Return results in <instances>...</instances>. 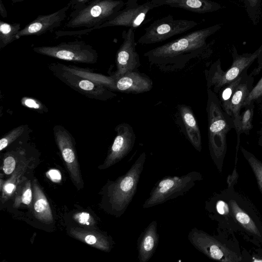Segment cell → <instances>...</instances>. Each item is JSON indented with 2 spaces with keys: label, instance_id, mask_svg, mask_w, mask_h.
<instances>
[{
  "label": "cell",
  "instance_id": "1",
  "mask_svg": "<svg viewBox=\"0 0 262 262\" xmlns=\"http://www.w3.org/2000/svg\"><path fill=\"white\" fill-rule=\"evenodd\" d=\"M216 24L196 30L180 38L158 46L144 54L149 62L162 70L183 68L193 58L202 57L211 52L207 39L222 27Z\"/></svg>",
  "mask_w": 262,
  "mask_h": 262
},
{
  "label": "cell",
  "instance_id": "2",
  "mask_svg": "<svg viewBox=\"0 0 262 262\" xmlns=\"http://www.w3.org/2000/svg\"><path fill=\"white\" fill-rule=\"evenodd\" d=\"M146 159L145 152L141 153L129 170L115 181L108 183L106 190L109 210L117 217L124 214L132 201L137 190L138 183Z\"/></svg>",
  "mask_w": 262,
  "mask_h": 262
},
{
  "label": "cell",
  "instance_id": "3",
  "mask_svg": "<svg viewBox=\"0 0 262 262\" xmlns=\"http://www.w3.org/2000/svg\"><path fill=\"white\" fill-rule=\"evenodd\" d=\"M206 111L208 144L212 158L216 162L224 157L226 150V137L234 128L233 119L223 108L216 94L207 89Z\"/></svg>",
  "mask_w": 262,
  "mask_h": 262
},
{
  "label": "cell",
  "instance_id": "4",
  "mask_svg": "<svg viewBox=\"0 0 262 262\" xmlns=\"http://www.w3.org/2000/svg\"><path fill=\"white\" fill-rule=\"evenodd\" d=\"M125 5L123 0H93L73 10L64 25L67 29L92 28L93 31L112 19Z\"/></svg>",
  "mask_w": 262,
  "mask_h": 262
},
{
  "label": "cell",
  "instance_id": "5",
  "mask_svg": "<svg viewBox=\"0 0 262 262\" xmlns=\"http://www.w3.org/2000/svg\"><path fill=\"white\" fill-rule=\"evenodd\" d=\"M202 179V174L196 171L181 176L165 177L155 184L142 207L147 209L182 196Z\"/></svg>",
  "mask_w": 262,
  "mask_h": 262
},
{
  "label": "cell",
  "instance_id": "6",
  "mask_svg": "<svg viewBox=\"0 0 262 262\" xmlns=\"http://www.w3.org/2000/svg\"><path fill=\"white\" fill-rule=\"evenodd\" d=\"M262 52L261 45L252 53L239 55L233 47L232 49L233 62L226 71L222 70L220 59L214 62L209 70H205L207 89L213 87L216 94L225 85L235 80L244 71L247 70L253 62L257 58Z\"/></svg>",
  "mask_w": 262,
  "mask_h": 262
},
{
  "label": "cell",
  "instance_id": "7",
  "mask_svg": "<svg viewBox=\"0 0 262 262\" xmlns=\"http://www.w3.org/2000/svg\"><path fill=\"white\" fill-rule=\"evenodd\" d=\"M49 69L53 75L61 82L89 98L106 101L116 96L106 87L70 71L62 63H51Z\"/></svg>",
  "mask_w": 262,
  "mask_h": 262
},
{
  "label": "cell",
  "instance_id": "8",
  "mask_svg": "<svg viewBox=\"0 0 262 262\" xmlns=\"http://www.w3.org/2000/svg\"><path fill=\"white\" fill-rule=\"evenodd\" d=\"M33 50L49 57L82 63H95L98 57L97 51L81 40L63 42L55 46L35 47Z\"/></svg>",
  "mask_w": 262,
  "mask_h": 262
},
{
  "label": "cell",
  "instance_id": "9",
  "mask_svg": "<svg viewBox=\"0 0 262 262\" xmlns=\"http://www.w3.org/2000/svg\"><path fill=\"white\" fill-rule=\"evenodd\" d=\"M199 24L193 20L175 19L172 15H168L154 21L144 29V33L137 42L141 45L160 42L186 32Z\"/></svg>",
  "mask_w": 262,
  "mask_h": 262
},
{
  "label": "cell",
  "instance_id": "10",
  "mask_svg": "<svg viewBox=\"0 0 262 262\" xmlns=\"http://www.w3.org/2000/svg\"><path fill=\"white\" fill-rule=\"evenodd\" d=\"M138 0H126L125 8L120 10L111 20L98 27V29L108 27L123 26L136 29L151 19H146L150 10L160 7L151 1H147L142 4Z\"/></svg>",
  "mask_w": 262,
  "mask_h": 262
},
{
  "label": "cell",
  "instance_id": "11",
  "mask_svg": "<svg viewBox=\"0 0 262 262\" xmlns=\"http://www.w3.org/2000/svg\"><path fill=\"white\" fill-rule=\"evenodd\" d=\"M189 242L209 258L221 261H238L241 258L226 246L204 231L194 227L188 234Z\"/></svg>",
  "mask_w": 262,
  "mask_h": 262
},
{
  "label": "cell",
  "instance_id": "12",
  "mask_svg": "<svg viewBox=\"0 0 262 262\" xmlns=\"http://www.w3.org/2000/svg\"><path fill=\"white\" fill-rule=\"evenodd\" d=\"M53 135L72 181L78 187L82 184V181L75 148L74 139L71 133L61 125H56L53 127Z\"/></svg>",
  "mask_w": 262,
  "mask_h": 262
},
{
  "label": "cell",
  "instance_id": "13",
  "mask_svg": "<svg viewBox=\"0 0 262 262\" xmlns=\"http://www.w3.org/2000/svg\"><path fill=\"white\" fill-rule=\"evenodd\" d=\"M116 135L108 150L107 156L100 166L101 169L109 168L120 161L132 150L136 140L133 127L126 123H122L115 128Z\"/></svg>",
  "mask_w": 262,
  "mask_h": 262
},
{
  "label": "cell",
  "instance_id": "14",
  "mask_svg": "<svg viewBox=\"0 0 262 262\" xmlns=\"http://www.w3.org/2000/svg\"><path fill=\"white\" fill-rule=\"evenodd\" d=\"M123 41L116 56L117 70L112 75L117 78L128 72L137 71L141 65L139 54L136 50L135 32L129 28L122 33Z\"/></svg>",
  "mask_w": 262,
  "mask_h": 262
},
{
  "label": "cell",
  "instance_id": "15",
  "mask_svg": "<svg viewBox=\"0 0 262 262\" xmlns=\"http://www.w3.org/2000/svg\"><path fill=\"white\" fill-rule=\"evenodd\" d=\"M70 8V6L68 4L55 12L38 16L20 29L17 34L18 38L27 36H39L59 27L65 20Z\"/></svg>",
  "mask_w": 262,
  "mask_h": 262
},
{
  "label": "cell",
  "instance_id": "16",
  "mask_svg": "<svg viewBox=\"0 0 262 262\" xmlns=\"http://www.w3.org/2000/svg\"><path fill=\"white\" fill-rule=\"evenodd\" d=\"M253 75L245 72L243 79L235 90L229 106L228 114L232 118L236 130L238 143L241 134V115L240 111L244 103L253 88Z\"/></svg>",
  "mask_w": 262,
  "mask_h": 262
},
{
  "label": "cell",
  "instance_id": "17",
  "mask_svg": "<svg viewBox=\"0 0 262 262\" xmlns=\"http://www.w3.org/2000/svg\"><path fill=\"white\" fill-rule=\"evenodd\" d=\"M114 78V91L125 93L140 94L148 92L152 88L151 79L146 75L138 71L128 72Z\"/></svg>",
  "mask_w": 262,
  "mask_h": 262
},
{
  "label": "cell",
  "instance_id": "18",
  "mask_svg": "<svg viewBox=\"0 0 262 262\" xmlns=\"http://www.w3.org/2000/svg\"><path fill=\"white\" fill-rule=\"evenodd\" d=\"M157 222L154 220L140 233L137 240L139 262H147L153 256L159 244Z\"/></svg>",
  "mask_w": 262,
  "mask_h": 262
},
{
  "label": "cell",
  "instance_id": "19",
  "mask_svg": "<svg viewBox=\"0 0 262 262\" xmlns=\"http://www.w3.org/2000/svg\"><path fill=\"white\" fill-rule=\"evenodd\" d=\"M161 6H168L204 14L218 11L223 8L219 3L211 0H147Z\"/></svg>",
  "mask_w": 262,
  "mask_h": 262
},
{
  "label": "cell",
  "instance_id": "20",
  "mask_svg": "<svg viewBox=\"0 0 262 262\" xmlns=\"http://www.w3.org/2000/svg\"><path fill=\"white\" fill-rule=\"evenodd\" d=\"M182 128L185 136L198 151L202 150V138L198 123L191 107L185 104L178 106Z\"/></svg>",
  "mask_w": 262,
  "mask_h": 262
},
{
  "label": "cell",
  "instance_id": "21",
  "mask_svg": "<svg viewBox=\"0 0 262 262\" xmlns=\"http://www.w3.org/2000/svg\"><path fill=\"white\" fill-rule=\"evenodd\" d=\"M70 233L78 240L100 250L108 252L112 248V239L99 232L80 228H72Z\"/></svg>",
  "mask_w": 262,
  "mask_h": 262
},
{
  "label": "cell",
  "instance_id": "22",
  "mask_svg": "<svg viewBox=\"0 0 262 262\" xmlns=\"http://www.w3.org/2000/svg\"><path fill=\"white\" fill-rule=\"evenodd\" d=\"M34 194V214L40 222L49 224L53 222V217L50 204L36 179L33 181Z\"/></svg>",
  "mask_w": 262,
  "mask_h": 262
},
{
  "label": "cell",
  "instance_id": "23",
  "mask_svg": "<svg viewBox=\"0 0 262 262\" xmlns=\"http://www.w3.org/2000/svg\"><path fill=\"white\" fill-rule=\"evenodd\" d=\"M30 161V159L21 160L11 177L4 183L3 187H1L4 200L11 196L16 190L20 182V178L26 172Z\"/></svg>",
  "mask_w": 262,
  "mask_h": 262
},
{
  "label": "cell",
  "instance_id": "24",
  "mask_svg": "<svg viewBox=\"0 0 262 262\" xmlns=\"http://www.w3.org/2000/svg\"><path fill=\"white\" fill-rule=\"evenodd\" d=\"M20 24L8 23L0 21V49L6 47L18 38L17 34L20 30Z\"/></svg>",
  "mask_w": 262,
  "mask_h": 262
},
{
  "label": "cell",
  "instance_id": "25",
  "mask_svg": "<svg viewBox=\"0 0 262 262\" xmlns=\"http://www.w3.org/2000/svg\"><path fill=\"white\" fill-rule=\"evenodd\" d=\"M246 70L233 81L223 86L219 92L220 102L223 110L228 114L229 106L233 94L237 86L243 79Z\"/></svg>",
  "mask_w": 262,
  "mask_h": 262
},
{
  "label": "cell",
  "instance_id": "26",
  "mask_svg": "<svg viewBox=\"0 0 262 262\" xmlns=\"http://www.w3.org/2000/svg\"><path fill=\"white\" fill-rule=\"evenodd\" d=\"M230 204L236 220L246 229L260 236L259 230L250 216L239 207L234 201H230Z\"/></svg>",
  "mask_w": 262,
  "mask_h": 262
},
{
  "label": "cell",
  "instance_id": "27",
  "mask_svg": "<svg viewBox=\"0 0 262 262\" xmlns=\"http://www.w3.org/2000/svg\"><path fill=\"white\" fill-rule=\"evenodd\" d=\"M29 134V127L28 125H21L13 128L1 139L0 150H3L20 138Z\"/></svg>",
  "mask_w": 262,
  "mask_h": 262
},
{
  "label": "cell",
  "instance_id": "28",
  "mask_svg": "<svg viewBox=\"0 0 262 262\" xmlns=\"http://www.w3.org/2000/svg\"><path fill=\"white\" fill-rule=\"evenodd\" d=\"M14 200V207L17 208L21 204L30 206L32 201V190L29 180H27L23 185L19 184Z\"/></svg>",
  "mask_w": 262,
  "mask_h": 262
},
{
  "label": "cell",
  "instance_id": "29",
  "mask_svg": "<svg viewBox=\"0 0 262 262\" xmlns=\"http://www.w3.org/2000/svg\"><path fill=\"white\" fill-rule=\"evenodd\" d=\"M244 3L247 14L255 25L258 22L261 12V0H241Z\"/></svg>",
  "mask_w": 262,
  "mask_h": 262
},
{
  "label": "cell",
  "instance_id": "30",
  "mask_svg": "<svg viewBox=\"0 0 262 262\" xmlns=\"http://www.w3.org/2000/svg\"><path fill=\"white\" fill-rule=\"evenodd\" d=\"M244 107H245V111L241 116V134L249 135L250 130L252 128V121L254 114V102L246 105Z\"/></svg>",
  "mask_w": 262,
  "mask_h": 262
},
{
  "label": "cell",
  "instance_id": "31",
  "mask_svg": "<svg viewBox=\"0 0 262 262\" xmlns=\"http://www.w3.org/2000/svg\"><path fill=\"white\" fill-rule=\"evenodd\" d=\"M15 152L8 153L3 160V170L7 175L12 174L15 170L16 159Z\"/></svg>",
  "mask_w": 262,
  "mask_h": 262
},
{
  "label": "cell",
  "instance_id": "32",
  "mask_svg": "<svg viewBox=\"0 0 262 262\" xmlns=\"http://www.w3.org/2000/svg\"><path fill=\"white\" fill-rule=\"evenodd\" d=\"M21 103L24 106L38 112L42 113L48 111L47 108L41 102L32 98L24 97L21 99Z\"/></svg>",
  "mask_w": 262,
  "mask_h": 262
},
{
  "label": "cell",
  "instance_id": "33",
  "mask_svg": "<svg viewBox=\"0 0 262 262\" xmlns=\"http://www.w3.org/2000/svg\"><path fill=\"white\" fill-rule=\"evenodd\" d=\"M262 98V77L260 79L256 84L253 86L249 96L245 100L243 107L246 105L249 104L252 102Z\"/></svg>",
  "mask_w": 262,
  "mask_h": 262
},
{
  "label": "cell",
  "instance_id": "34",
  "mask_svg": "<svg viewBox=\"0 0 262 262\" xmlns=\"http://www.w3.org/2000/svg\"><path fill=\"white\" fill-rule=\"evenodd\" d=\"M73 219L79 224L88 227L93 226L95 224L93 217L86 212L75 213L73 215Z\"/></svg>",
  "mask_w": 262,
  "mask_h": 262
},
{
  "label": "cell",
  "instance_id": "35",
  "mask_svg": "<svg viewBox=\"0 0 262 262\" xmlns=\"http://www.w3.org/2000/svg\"><path fill=\"white\" fill-rule=\"evenodd\" d=\"M248 161L257 178L258 184L262 190V164L253 156L250 157Z\"/></svg>",
  "mask_w": 262,
  "mask_h": 262
},
{
  "label": "cell",
  "instance_id": "36",
  "mask_svg": "<svg viewBox=\"0 0 262 262\" xmlns=\"http://www.w3.org/2000/svg\"><path fill=\"white\" fill-rule=\"evenodd\" d=\"M93 0H71L68 3L70 6V9L75 10L81 8Z\"/></svg>",
  "mask_w": 262,
  "mask_h": 262
},
{
  "label": "cell",
  "instance_id": "37",
  "mask_svg": "<svg viewBox=\"0 0 262 262\" xmlns=\"http://www.w3.org/2000/svg\"><path fill=\"white\" fill-rule=\"evenodd\" d=\"M217 212L222 215L227 214L229 213V207L226 203L220 200L217 202L215 206Z\"/></svg>",
  "mask_w": 262,
  "mask_h": 262
},
{
  "label": "cell",
  "instance_id": "38",
  "mask_svg": "<svg viewBox=\"0 0 262 262\" xmlns=\"http://www.w3.org/2000/svg\"><path fill=\"white\" fill-rule=\"evenodd\" d=\"M47 176L53 182L58 183L61 180V175L59 171L56 169H51L47 172Z\"/></svg>",
  "mask_w": 262,
  "mask_h": 262
},
{
  "label": "cell",
  "instance_id": "39",
  "mask_svg": "<svg viewBox=\"0 0 262 262\" xmlns=\"http://www.w3.org/2000/svg\"><path fill=\"white\" fill-rule=\"evenodd\" d=\"M257 62L258 63V66L257 69H255V71H253L252 72V74L254 75L258 74L259 72L260 71L261 69H262V52L259 54L258 57H257Z\"/></svg>",
  "mask_w": 262,
  "mask_h": 262
},
{
  "label": "cell",
  "instance_id": "40",
  "mask_svg": "<svg viewBox=\"0 0 262 262\" xmlns=\"http://www.w3.org/2000/svg\"><path fill=\"white\" fill-rule=\"evenodd\" d=\"M0 14L3 17H6L7 16V12L2 0H0Z\"/></svg>",
  "mask_w": 262,
  "mask_h": 262
},
{
  "label": "cell",
  "instance_id": "41",
  "mask_svg": "<svg viewBox=\"0 0 262 262\" xmlns=\"http://www.w3.org/2000/svg\"><path fill=\"white\" fill-rule=\"evenodd\" d=\"M10 1L13 3H19V2H23V1H24L25 0H10Z\"/></svg>",
  "mask_w": 262,
  "mask_h": 262
},
{
  "label": "cell",
  "instance_id": "42",
  "mask_svg": "<svg viewBox=\"0 0 262 262\" xmlns=\"http://www.w3.org/2000/svg\"><path fill=\"white\" fill-rule=\"evenodd\" d=\"M259 135H260V141L262 143V129L259 132Z\"/></svg>",
  "mask_w": 262,
  "mask_h": 262
},
{
  "label": "cell",
  "instance_id": "43",
  "mask_svg": "<svg viewBox=\"0 0 262 262\" xmlns=\"http://www.w3.org/2000/svg\"><path fill=\"white\" fill-rule=\"evenodd\" d=\"M254 261H262V260H258V259H256V260H254Z\"/></svg>",
  "mask_w": 262,
  "mask_h": 262
}]
</instances>
